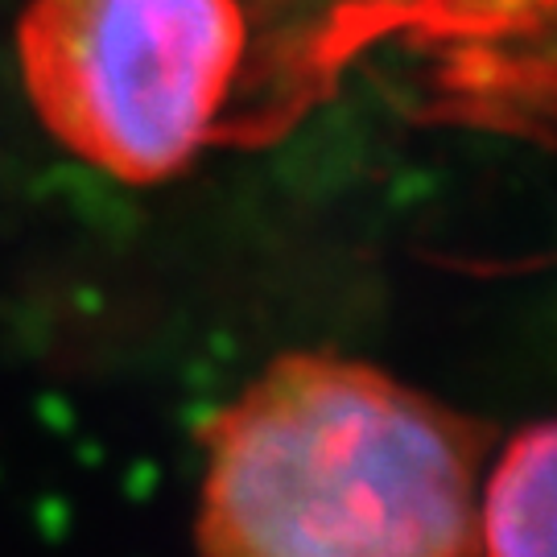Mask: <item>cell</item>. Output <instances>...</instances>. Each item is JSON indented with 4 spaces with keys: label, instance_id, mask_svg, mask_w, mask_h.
I'll return each instance as SVG.
<instances>
[{
    "label": "cell",
    "instance_id": "obj_2",
    "mask_svg": "<svg viewBox=\"0 0 557 557\" xmlns=\"http://www.w3.org/2000/svg\"><path fill=\"white\" fill-rule=\"evenodd\" d=\"M17 59L54 140L149 186L236 137L252 25L239 0H29Z\"/></svg>",
    "mask_w": 557,
    "mask_h": 557
},
{
    "label": "cell",
    "instance_id": "obj_3",
    "mask_svg": "<svg viewBox=\"0 0 557 557\" xmlns=\"http://www.w3.org/2000/svg\"><path fill=\"white\" fill-rule=\"evenodd\" d=\"M554 0H239L252 25V83L236 137H273L322 100L359 50L397 34L425 41H545Z\"/></svg>",
    "mask_w": 557,
    "mask_h": 557
},
{
    "label": "cell",
    "instance_id": "obj_4",
    "mask_svg": "<svg viewBox=\"0 0 557 557\" xmlns=\"http://www.w3.org/2000/svg\"><path fill=\"white\" fill-rule=\"evenodd\" d=\"M557 434L549 421L520 430L499 450L475 499V554L554 557Z\"/></svg>",
    "mask_w": 557,
    "mask_h": 557
},
{
    "label": "cell",
    "instance_id": "obj_1",
    "mask_svg": "<svg viewBox=\"0 0 557 557\" xmlns=\"http://www.w3.org/2000/svg\"><path fill=\"white\" fill-rule=\"evenodd\" d=\"M483 446L372 363L281 356L202 430L199 557H475Z\"/></svg>",
    "mask_w": 557,
    "mask_h": 557
}]
</instances>
